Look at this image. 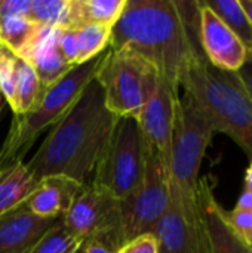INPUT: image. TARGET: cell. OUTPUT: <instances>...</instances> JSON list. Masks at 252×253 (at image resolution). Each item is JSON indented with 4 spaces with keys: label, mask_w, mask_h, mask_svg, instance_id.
<instances>
[{
    "label": "cell",
    "mask_w": 252,
    "mask_h": 253,
    "mask_svg": "<svg viewBox=\"0 0 252 253\" xmlns=\"http://www.w3.org/2000/svg\"><path fill=\"white\" fill-rule=\"evenodd\" d=\"M201 44L206 61L229 73H238L248 59V52L236 34L201 1Z\"/></svg>",
    "instance_id": "8fae6325"
},
{
    "label": "cell",
    "mask_w": 252,
    "mask_h": 253,
    "mask_svg": "<svg viewBox=\"0 0 252 253\" xmlns=\"http://www.w3.org/2000/svg\"><path fill=\"white\" fill-rule=\"evenodd\" d=\"M116 253H159V246L153 234H143L126 242Z\"/></svg>",
    "instance_id": "4316f807"
},
{
    "label": "cell",
    "mask_w": 252,
    "mask_h": 253,
    "mask_svg": "<svg viewBox=\"0 0 252 253\" xmlns=\"http://www.w3.org/2000/svg\"><path fill=\"white\" fill-rule=\"evenodd\" d=\"M239 3H241L244 12L247 13L248 19H250V24H251L252 27V0H239Z\"/></svg>",
    "instance_id": "1f68e13d"
},
{
    "label": "cell",
    "mask_w": 252,
    "mask_h": 253,
    "mask_svg": "<svg viewBox=\"0 0 252 253\" xmlns=\"http://www.w3.org/2000/svg\"><path fill=\"white\" fill-rule=\"evenodd\" d=\"M16 86V56L9 52L0 62V95L12 108Z\"/></svg>",
    "instance_id": "d4e9b609"
},
{
    "label": "cell",
    "mask_w": 252,
    "mask_h": 253,
    "mask_svg": "<svg viewBox=\"0 0 252 253\" xmlns=\"http://www.w3.org/2000/svg\"><path fill=\"white\" fill-rule=\"evenodd\" d=\"M251 248H252V246H251Z\"/></svg>",
    "instance_id": "d590c367"
},
{
    "label": "cell",
    "mask_w": 252,
    "mask_h": 253,
    "mask_svg": "<svg viewBox=\"0 0 252 253\" xmlns=\"http://www.w3.org/2000/svg\"><path fill=\"white\" fill-rule=\"evenodd\" d=\"M36 179L24 162L0 166V219L22 206L37 187Z\"/></svg>",
    "instance_id": "e0dca14e"
},
{
    "label": "cell",
    "mask_w": 252,
    "mask_h": 253,
    "mask_svg": "<svg viewBox=\"0 0 252 253\" xmlns=\"http://www.w3.org/2000/svg\"><path fill=\"white\" fill-rule=\"evenodd\" d=\"M117 120L105 107L102 89L94 79L65 116L52 126L25 166L36 179L61 175L86 184Z\"/></svg>",
    "instance_id": "7a4b0ae2"
},
{
    "label": "cell",
    "mask_w": 252,
    "mask_h": 253,
    "mask_svg": "<svg viewBox=\"0 0 252 253\" xmlns=\"http://www.w3.org/2000/svg\"><path fill=\"white\" fill-rule=\"evenodd\" d=\"M215 129L205 110L184 92L177 104L169 162V197L190 230L208 243L199 206V170Z\"/></svg>",
    "instance_id": "3957f363"
},
{
    "label": "cell",
    "mask_w": 252,
    "mask_h": 253,
    "mask_svg": "<svg viewBox=\"0 0 252 253\" xmlns=\"http://www.w3.org/2000/svg\"><path fill=\"white\" fill-rule=\"evenodd\" d=\"M58 31L59 28L43 25L37 39L24 58L27 62H30L45 87L52 86L53 83L61 80L71 68H74L65 61L64 55L59 50Z\"/></svg>",
    "instance_id": "9a60e30c"
},
{
    "label": "cell",
    "mask_w": 252,
    "mask_h": 253,
    "mask_svg": "<svg viewBox=\"0 0 252 253\" xmlns=\"http://www.w3.org/2000/svg\"><path fill=\"white\" fill-rule=\"evenodd\" d=\"M62 224L80 240L97 239L114 252L125 245L120 200L92 182L83 184Z\"/></svg>",
    "instance_id": "9c48e42d"
},
{
    "label": "cell",
    "mask_w": 252,
    "mask_h": 253,
    "mask_svg": "<svg viewBox=\"0 0 252 253\" xmlns=\"http://www.w3.org/2000/svg\"><path fill=\"white\" fill-rule=\"evenodd\" d=\"M45 89L46 87L40 83L30 62L16 56V86L12 105L13 116H22L31 111L40 101Z\"/></svg>",
    "instance_id": "ffe728a7"
},
{
    "label": "cell",
    "mask_w": 252,
    "mask_h": 253,
    "mask_svg": "<svg viewBox=\"0 0 252 253\" xmlns=\"http://www.w3.org/2000/svg\"><path fill=\"white\" fill-rule=\"evenodd\" d=\"M105 52L71 68L61 80L46 87L40 101L31 111L22 116H13L9 132L0 148V166L22 162L37 136L65 116L88 83L95 79Z\"/></svg>",
    "instance_id": "5b68a950"
},
{
    "label": "cell",
    "mask_w": 252,
    "mask_h": 253,
    "mask_svg": "<svg viewBox=\"0 0 252 253\" xmlns=\"http://www.w3.org/2000/svg\"><path fill=\"white\" fill-rule=\"evenodd\" d=\"M157 71L141 56L128 50L107 49L95 80L105 107L116 117L137 119L159 83Z\"/></svg>",
    "instance_id": "8992f818"
},
{
    "label": "cell",
    "mask_w": 252,
    "mask_h": 253,
    "mask_svg": "<svg viewBox=\"0 0 252 253\" xmlns=\"http://www.w3.org/2000/svg\"><path fill=\"white\" fill-rule=\"evenodd\" d=\"M126 0H68L65 24L62 28L76 30L86 25L111 28L119 19Z\"/></svg>",
    "instance_id": "ac0fdd59"
},
{
    "label": "cell",
    "mask_w": 252,
    "mask_h": 253,
    "mask_svg": "<svg viewBox=\"0 0 252 253\" xmlns=\"http://www.w3.org/2000/svg\"><path fill=\"white\" fill-rule=\"evenodd\" d=\"M68 0H31L28 18L39 25L62 28Z\"/></svg>",
    "instance_id": "cb8c5ba5"
},
{
    "label": "cell",
    "mask_w": 252,
    "mask_h": 253,
    "mask_svg": "<svg viewBox=\"0 0 252 253\" xmlns=\"http://www.w3.org/2000/svg\"><path fill=\"white\" fill-rule=\"evenodd\" d=\"M178 99L180 90L172 87L163 79H159L156 90L135 119L144 139L154 148L168 170Z\"/></svg>",
    "instance_id": "30bf717a"
},
{
    "label": "cell",
    "mask_w": 252,
    "mask_h": 253,
    "mask_svg": "<svg viewBox=\"0 0 252 253\" xmlns=\"http://www.w3.org/2000/svg\"><path fill=\"white\" fill-rule=\"evenodd\" d=\"M205 4L236 34L245 46L248 56L252 55V27L239 0H203Z\"/></svg>",
    "instance_id": "44dd1931"
},
{
    "label": "cell",
    "mask_w": 252,
    "mask_h": 253,
    "mask_svg": "<svg viewBox=\"0 0 252 253\" xmlns=\"http://www.w3.org/2000/svg\"><path fill=\"white\" fill-rule=\"evenodd\" d=\"M31 0H0V18L27 16L30 13Z\"/></svg>",
    "instance_id": "83f0119b"
},
{
    "label": "cell",
    "mask_w": 252,
    "mask_h": 253,
    "mask_svg": "<svg viewBox=\"0 0 252 253\" xmlns=\"http://www.w3.org/2000/svg\"><path fill=\"white\" fill-rule=\"evenodd\" d=\"M56 221L19 206L0 219V253H28Z\"/></svg>",
    "instance_id": "4fadbf2b"
},
{
    "label": "cell",
    "mask_w": 252,
    "mask_h": 253,
    "mask_svg": "<svg viewBox=\"0 0 252 253\" xmlns=\"http://www.w3.org/2000/svg\"><path fill=\"white\" fill-rule=\"evenodd\" d=\"M146 153L147 141L137 120L119 117L89 182L119 200L126 199L143 179Z\"/></svg>",
    "instance_id": "52a82bcc"
},
{
    "label": "cell",
    "mask_w": 252,
    "mask_h": 253,
    "mask_svg": "<svg viewBox=\"0 0 252 253\" xmlns=\"http://www.w3.org/2000/svg\"><path fill=\"white\" fill-rule=\"evenodd\" d=\"M198 199L208 237L209 253H252L251 246L239 239L229 225L226 211L218 205L208 178L199 181Z\"/></svg>",
    "instance_id": "7c38bea8"
},
{
    "label": "cell",
    "mask_w": 252,
    "mask_h": 253,
    "mask_svg": "<svg viewBox=\"0 0 252 253\" xmlns=\"http://www.w3.org/2000/svg\"><path fill=\"white\" fill-rule=\"evenodd\" d=\"M168 205L169 170L154 148L147 142L143 179L126 199L120 200L125 243L143 234H153Z\"/></svg>",
    "instance_id": "ba28073f"
},
{
    "label": "cell",
    "mask_w": 252,
    "mask_h": 253,
    "mask_svg": "<svg viewBox=\"0 0 252 253\" xmlns=\"http://www.w3.org/2000/svg\"><path fill=\"white\" fill-rule=\"evenodd\" d=\"M4 105H6V101H4L3 96L0 95V116H1V113H3V110H4Z\"/></svg>",
    "instance_id": "e575fe53"
},
{
    "label": "cell",
    "mask_w": 252,
    "mask_h": 253,
    "mask_svg": "<svg viewBox=\"0 0 252 253\" xmlns=\"http://www.w3.org/2000/svg\"><path fill=\"white\" fill-rule=\"evenodd\" d=\"M236 76L239 77L241 83L244 84L250 99L252 101V55L248 56L247 62L241 67V70L236 73Z\"/></svg>",
    "instance_id": "f546056e"
},
{
    "label": "cell",
    "mask_w": 252,
    "mask_h": 253,
    "mask_svg": "<svg viewBox=\"0 0 252 253\" xmlns=\"http://www.w3.org/2000/svg\"><path fill=\"white\" fill-rule=\"evenodd\" d=\"M9 52H10V50H9V49L6 47V44H4V43H3V42L0 40V62L3 61V58H4V56H6V55L9 53Z\"/></svg>",
    "instance_id": "836d02e7"
},
{
    "label": "cell",
    "mask_w": 252,
    "mask_h": 253,
    "mask_svg": "<svg viewBox=\"0 0 252 253\" xmlns=\"http://www.w3.org/2000/svg\"><path fill=\"white\" fill-rule=\"evenodd\" d=\"M76 253H116L111 248H108L105 243L97 240V239H86L82 240L79 249Z\"/></svg>",
    "instance_id": "f1b7e54d"
},
{
    "label": "cell",
    "mask_w": 252,
    "mask_h": 253,
    "mask_svg": "<svg viewBox=\"0 0 252 253\" xmlns=\"http://www.w3.org/2000/svg\"><path fill=\"white\" fill-rule=\"evenodd\" d=\"M110 30L104 25H86L74 30L77 65L100 56L110 47Z\"/></svg>",
    "instance_id": "7402d4cb"
},
{
    "label": "cell",
    "mask_w": 252,
    "mask_h": 253,
    "mask_svg": "<svg viewBox=\"0 0 252 253\" xmlns=\"http://www.w3.org/2000/svg\"><path fill=\"white\" fill-rule=\"evenodd\" d=\"M42 27L27 16L0 18V40L15 56L24 59Z\"/></svg>",
    "instance_id": "d6986e66"
},
{
    "label": "cell",
    "mask_w": 252,
    "mask_h": 253,
    "mask_svg": "<svg viewBox=\"0 0 252 253\" xmlns=\"http://www.w3.org/2000/svg\"><path fill=\"white\" fill-rule=\"evenodd\" d=\"M82 240L70 233L58 219L28 253H76Z\"/></svg>",
    "instance_id": "603a6c76"
},
{
    "label": "cell",
    "mask_w": 252,
    "mask_h": 253,
    "mask_svg": "<svg viewBox=\"0 0 252 253\" xmlns=\"http://www.w3.org/2000/svg\"><path fill=\"white\" fill-rule=\"evenodd\" d=\"M153 236L157 240L159 253H209L208 243L190 230L171 197L163 216L153 230Z\"/></svg>",
    "instance_id": "2e32d148"
},
{
    "label": "cell",
    "mask_w": 252,
    "mask_h": 253,
    "mask_svg": "<svg viewBox=\"0 0 252 253\" xmlns=\"http://www.w3.org/2000/svg\"><path fill=\"white\" fill-rule=\"evenodd\" d=\"M226 219L232 230L242 239L247 245L252 246V212L251 211H241L233 209L230 212L226 211Z\"/></svg>",
    "instance_id": "484cf974"
},
{
    "label": "cell",
    "mask_w": 252,
    "mask_h": 253,
    "mask_svg": "<svg viewBox=\"0 0 252 253\" xmlns=\"http://www.w3.org/2000/svg\"><path fill=\"white\" fill-rule=\"evenodd\" d=\"M236 209H241V211H251L252 212V191H244L238 200V205H236Z\"/></svg>",
    "instance_id": "4dcf8cb0"
},
{
    "label": "cell",
    "mask_w": 252,
    "mask_h": 253,
    "mask_svg": "<svg viewBox=\"0 0 252 253\" xmlns=\"http://www.w3.org/2000/svg\"><path fill=\"white\" fill-rule=\"evenodd\" d=\"M83 184L61 175L39 179L36 190L24 203L34 215L46 219H61L70 211Z\"/></svg>",
    "instance_id": "5bb4252c"
},
{
    "label": "cell",
    "mask_w": 252,
    "mask_h": 253,
    "mask_svg": "<svg viewBox=\"0 0 252 253\" xmlns=\"http://www.w3.org/2000/svg\"><path fill=\"white\" fill-rule=\"evenodd\" d=\"M180 87L205 110L215 133L229 135L252 160V101L236 73L201 61L187 70Z\"/></svg>",
    "instance_id": "277c9868"
},
{
    "label": "cell",
    "mask_w": 252,
    "mask_h": 253,
    "mask_svg": "<svg viewBox=\"0 0 252 253\" xmlns=\"http://www.w3.org/2000/svg\"><path fill=\"white\" fill-rule=\"evenodd\" d=\"M245 190L247 191H252V160L245 172Z\"/></svg>",
    "instance_id": "d6a6232c"
},
{
    "label": "cell",
    "mask_w": 252,
    "mask_h": 253,
    "mask_svg": "<svg viewBox=\"0 0 252 253\" xmlns=\"http://www.w3.org/2000/svg\"><path fill=\"white\" fill-rule=\"evenodd\" d=\"M108 49L141 56L180 90L187 70L206 61L201 44V1L126 0L110 30Z\"/></svg>",
    "instance_id": "6da1fadb"
}]
</instances>
